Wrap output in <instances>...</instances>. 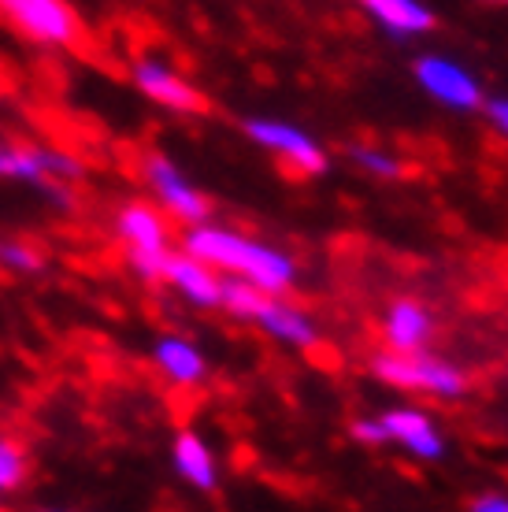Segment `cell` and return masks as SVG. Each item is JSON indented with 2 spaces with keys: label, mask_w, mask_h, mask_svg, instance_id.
I'll return each mask as SVG.
<instances>
[{
  "label": "cell",
  "mask_w": 508,
  "mask_h": 512,
  "mask_svg": "<svg viewBox=\"0 0 508 512\" xmlns=\"http://www.w3.org/2000/svg\"><path fill=\"white\" fill-rule=\"evenodd\" d=\"M471 512H508V498L505 494H483V498H475Z\"/></svg>",
  "instance_id": "obj_21"
},
{
  "label": "cell",
  "mask_w": 508,
  "mask_h": 512,
  "mask_svg": "<svg viewBox=\"0 0 508 512\" xmlns=\"http://www.w3.org/2000/svg\"><path fill=\"white\" fill-rule=\"evenodd\" d=\"M505 4H508V0H505Z\"/></svg>",
  "instance_id": "obj_24"
},
{
  "label": "cell",
  "mask_w": 508,
  "mask_h": 512,
  "mask_svg": "<svg viewBox=\"0 0 508 512\" xmlns=\"http://www.w3.org/2000/svg\"><path fill=\"white\" fill-rule=\"evenodd\" d=\"M353 160L360 167L375 171V175H386V179H397V175H401V164H394L390 156H382V153H371V149H353Z\"/></svg>",
  "instance_id": "obj_19"
},
{
  "label": "cell",
  "mask_w": 508,
  "mask_h": 512,
  "mask_svg": "<svg viewBox=\"0 0 508 512\" xmlns=\"http://www.w3.org/2000/svg\"><path fill=\"white\" fill-rule=\"evenodd\" d=\"M160 282L178 286V294H186L193 305H219V282L223 279H216V271L190 253H167L164 279Z\"/></svg>",
  "instance_id": "obj_10"
},
{
  "label": "cell",
  "mask_w": 508,
  "mask_h": 512,
  "mask_svg": "<svg viewBox=\"0 0 508 512\" xmlns=\"http://www.w3.org/2000/svg\"><path fill=\"white\" fill-rule=\"evenodd\" d=\"M379 423H382V431H386V442L394 438V442L412 449V453L423 457V461H438V457L445 453L442 435L434 431L431 420H427L420 409H394V412H386Z\"/></svg>",
  "instance_id": "obj_9"
},
{
  "label": "cell",
  "mask_w": 508,
  "mask_h": 512,
  "mask_svg": "<svg viewBox=\"0 0 508 512\" xmlns=\"http://www.w3.org/2000/svg\"><path fill=\"white\" fill-rule=\"evenodd\" d=\"M186 253L197 256L208 268L234 271L238 279L253 282L256 290H264V294H282V290H290L293 282L290 256H282L279 249L249 242V238L234 231H223V227H204V223L190 227Z\"/></svg>",
  "instance_id": "obj_1"
},
{
  "label": "cell",
  "mask_w": 508,
  "mask_h": 512,
  "mask_svg": "<svg viewBox=\"0 0 508 512\" xmlns=\"http://www.w3.org/2000/svg\"><path fill=\"white\" fill-rule=\"evenodd\" d=\"M115 231L127 242L130 253H145V256L167 253V223H164V216L149 205L123 208L119 219H115Z\"/></svg>",
  "instance_id": "obj_11"
},
{
  "label": "cell",
  "mask_w": 508,
  "mask_h": 512,
  "mask_svg": "<svg viewBox=\"0 0 508 512\" xmlns=\"http://www.w3.org/2000/svg\"><path fill=\"white\" fill-rule=\"evenodd\" d=\"M416 78H420L423 90L438 97V101H445L449 108H479L483 104L479 82L468 71H460L457 64L442 60V56H423L416 64Z\"/></svg>",
  "instance_id": "obj_7"
},
{
  "label": "cell",
  "mask_w": 508,
  "mask_h": 512,
  "mask_svg": "<svg viewBox=\"0 0 508 512\" xmlns=\"http://www.w3.org/2000/svg\"><path fill=\"white\" fill-rule=\"evenodd\" d=\"M0 8L23 34L45 45H71L78 38V23L64 0H0Z\"/></svg>",
  "instance_id": "obj_4"
},
{
  "label": "cell",
  "mask_w": 508,
  "mask_h": 512,
  "mask_svg": "<svg viewBox=\"0 0 508 512\" xmlns=\"http://www.w3.org/2000/svg\"><path fill=\"white\" fill-rule=\"evenodd\" d=\"M375 375L382 383L401 386V390H427V394L442 397H457L468 390V379L453 364L423 357V353H386L375 360Z\"/></svg>",
  "instance_id": "obj_2"
},
{
  "label": "cell",
  "mask_w": 508,
  "mask_h": 512,
  "mask_svg": "<svg viewBox=\"0 0 508 512\" xmlns=\"http://www.w3.org/2000/svg\"><path fill=\"white\" fill-rule=\"evenodd\" d=\"M171 461H175V472L197 490H216L219 472H216V457L212 449L204 446L193 431H182L175 438V449H171Z\"/></svg>",
  "instance_id": "obj_13"
},
{
  "label": "cell",
  "mask_w": 508,
  "mask_h": 512,
  "mask_svg": "<svg viewBox=\"0 0 508 512\" xmlns=\"http://www.w3.org/2000/svg\"><path fill=\"white\" fill-rule=\"evenodd\" d=\"M156 364L164 368L167 379H175V383H197L204 375V357L190 342H182V338H164V342H156Z\"/></svg>",
  "instance_id": "obj_16"
},
{
  "label": "cell",
  "mask_w": 508,
  "mask_h": 512,
  "mask_svg": "<svg viewBox=\"0 0 508 512\" xmlns=\"http://www.w3.org/2000/svg\"><path fill=\"white\" fill-rule=\"evenodd\" d=\"M360 4L394 34H423L434 26V15L420 0H360Z\"/></svg>",
  "instance_id": "obj_15"
},
{
  "label": "cell",
  "mask_w": 508,
  "mask_h": 512,
  "mask_svg": "<svg viewBox=\"0 0 508 512\" xmlns=\"http://www.w3.org/2000/svg\"><path fill=\"white\" fill-rule=\"evenodd\" d=\"M0 268L12 271H38L41 256L30 249L26 242H15V238H0Z\"/></svg>",
  "instance_id": "obj_18"
},
{
  "label": "cell",
  "mask_w": 508,
  "mask_h": 512,
  "mask_svg": "<svg viewBox=\"0 0 508 512\" xmlns=\"http://www.w3.org/2000/svg\"><path fill=\"white\" fill-rule=\"evenodd\" d=\"M145 175H149L156 197L164 201V208L171 212V216H178L182 223H190V227H197V223H204V219H208V201L193 190L190 182L182 179V171H178L167 156H149Z\"/></svg>",
  "instance_id": "obj_6"
},
{
  "label": "cell",
  "mask_w": 508,
  "mask_h": 512,
  "mask_svg": "<svg viewBox=\"0 0 508 512\" xmlns=\"http://www.w3.org/2000/svg\"><path fill=\"white\" fill-rule=\"evenodd\" d=\"M486 112L494 119V127H501L508 134V101H490L486 104Z\"/></svg>",
  "instance_id": "obj_22"
},
{
  "label": "cell",
  "mask_w": 508,
  "mask_h": 512,
  "mask_svg": "<svg viewBox=\"0 0 508 512\" xmlns=\"http://www.w3.org/2000/svg\"><path fill=\"white\" fill-rule=\"evenodd\" d=\"M0 175L30 182V186H38L45 193L49 186L82 179V160H75L71 153H56V149H12V145H0Z\"/></svg>",
  "instance_id": "obj_3"
},
{
  "label": "cell",
  "mask_w": 508,
  "mask_h": 512,
  "mask_svg": "<svg viewBox=\"0 0 508 512\" xmlns=\"http://www.w3.org/2000/svg\"><path fill=\"white\" fill-rule=\"evenodd\" d=\"M431 312L416 301H397L390 312H386V342L397 349V353H423L427 338H431Z\"/></svg>",
  "instance_id": "obj_12"
},
{
  "label": "cell",
  "mask_w": 508,
  "mask_h": 512,
  "mask_svg": "<svg viewBox=\"0 0 508 512\" xmlns=\"http://www.w3.org/2000/svg\"><path fill=\"white\" fill-rule=\"evenodd\" d=\"M45 512H64V509H45Z\"/></svg>",
  "instance_id": "obj_23"
},
{
  "label": "cell",
  "mask_w": 508,
  "mask_h": 512,
  "mask_svg": "<svg viewBox=\"0 0 508 512\" xmlns=\"http://www.w3.org/2000/svg\"><path fill=\"white\" fill-rule=\"evenodd\" d=\"M245 130H249V138L260 141L264 149L286 156V167H293V171H301V175H319V171H327V156H323V149H319L308 134H301L297 127H286V123H275V119H249Z\"/></svg>",
  "instance_id": "obj_5"
},
{
  "label": "cell",
  "mask_w": 508,
  "mask_h": 512,
  "mask_svg": "<svg viewBox=\"0 0 508 512\" xmlns=\"http://www.w3.org/2000/svg\"><path fill=\"white\" fill-rule=\"evenodd\" d=\"M134 82H138V90L145 97H153L156 104H164V108H175V112H204L208 101H204V93L197 86H190L182 75H175L171 67L164 64H153V60H145V64L134 67Z\"/></svg>",
  "instance_id": "obj_8"
},
{
  "label": "cell",
  "mask_w": 508,
  "mask_h": 512,
  "mask_svg": "<svg viewBox=\"0 0 508 512\" xmlns=\"http://www.w3.org/2000/svg\"><path fill=\"white\" fill-rule=\"evenodd\" d=\"M353 438L356 442H368V446H379V442H386V431H382V423H375V420H356Z\"/></svg>",
  "instance_id": "obj_20"
},
{
  "label": "cell",
  "mask_w": 508,
  "mask_h": 512,
  "mask_svg": "<svg viewBox=\"0 0 508 512\" xmlns=\"http://www.w3.org/2000/svg\"><path fill=\"white\" fill-rule=\"evenodd\" d=\"M264 331H271L275 338H282V342H293V346H316V327H312V320H308L305 312H297V308L290 305H279L275 297H264V305L256 308L253 316Z\"/></svg>",
  "instance_id": "obj_14"
},
{
  "label": "cell",
  "mask_w": 508,
  "mask_h": 512,
  "mask_svg": "<svg viewBox=\"0 0 508 512\" xmlns=\"http://www.w3.org/2000/svg\"><path fill=\"white\" fill-rule=\"evenodd\" d=\"M23 475H26V453L15 446L12 438H0V494L19 487Z\"/></svg>",
  "instance_id": "obj_17"
}]
</instances>
